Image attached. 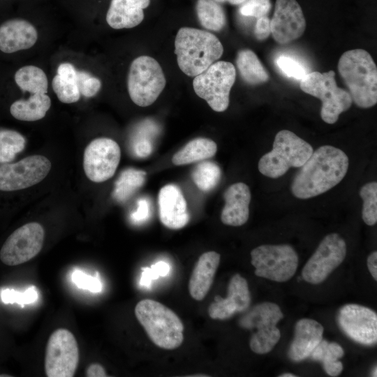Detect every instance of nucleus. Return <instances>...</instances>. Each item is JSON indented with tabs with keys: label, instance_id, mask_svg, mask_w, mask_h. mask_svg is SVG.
I'll return each mask as SVG.
<instances>
[{
	"label": "nucleus",
	"instance_id": "9d476101",
	"mask_svg": "<svg viewBox=\"0 0 377 377\" xmlns=\"http://www.w3.org/2000/svg\"><path fill=\"white\" fill-rule=\"evenodd\" d=\"M255 274L276 282L290 279L298 266V256L288 244H265L251 251Z\"/></svg>",
	"mask_w": 377,
	"mask_h": 377
},
{
	"label": "nucleus",
	"instance_id": "3c124183",
	"mask_svg": "<svg viewBox=\"0 0 377 377\" xmlns=\"http://www.w3.org/2000/svg\"><path fill=\"white\" fill-rule=\"evenodd\" d=\"M280 377H295L297 376L295 374H290V373H285L279 376Z\"/></svg>",
	"mask_w": 377,
	"mask_h": 377
},
{
	"label": "nucleus",
	"instance_id": "f3484780",
	"mask_svg": "<svg viewBox=\"0 0 377 377\" xmlns=\"http://www.w3.org/2000/svg\"><path fill=\"white\" fill-rule=\"evenodd\" d=\"M271 34L280 44L289 43L302 36L306 20L296 0H276L272 19Z\"/></svg>",
	"mask_w": 377,
	"mask_h": 377
},
{
	"label": "nucleus",
	"instance_id": "58836bf2",
	"mask_svg": "<svg viewBox=\"0 0 377 377\" xmlns=\"http://www.w3.org/2000/svg\"><path fill=\"white\" fill-rule=\"evenodd\" d=\"M271 7L270 0H248L240 7L239 13L244 16L259 18L267 15Z\"/></svg>",
	"mask_w": 377,
	"mask_h": 377
},
{
	"label": "nucleus",
	"instance_id": "ea45409f",
	"mask_svg": "<svg viewBox=\"0 0 377 377\" xmlns=\"http://www.w3.org/2000/svg\"><path fill=\"white\" fill-rule=\"evenodd\" d=\"M71 279L77 287L93 293L100 292L102 289L101 281L98 276H92L81 270H75Z\"/></svg>",
	"mask_w": 377,
	"mask_h": 377
},
{
	"label": "nucleus",
	"instance_id": "6ab92c4d",
	"mask_svg": "<svg viewBox=\"0 0 377 377\" xmlns=\"http://www.w3.org/2000/svg\"><path fill=\"white\" fill-rule=\"evenodd\" d=\"M158 212L161 223L170 229H180L189 221L186 200L178 186L168 184L159 191Z\"/></svg>",
	"mask_w": 377,
	"mask_h": 377
},
{
	"label": "nucleus",
	"instance_id": "c9c22d12",
	"mask_svg": "<svg viewBox=\"0 0 377 377\" xmlns=\"http://www.w3.org/2000/svg\"><path fill=\"white\" fill-rule=\"evenodd\" d=\"M38 297V291L35 286H31L24 292H17L12 289L1 291V300L5 304H29L35 302Z\"/></svg>",
	"mask_w": 377,
	"mask_h": 377
},
{
	"label": "nucleus",
	"instance_id": "864d4df0",
	"mask_svg": "<svg viewBox=\"0 0 377 377\" xmlns=\"http://www.w3.org/2000/svg\"><path fill=\"white\" fill-rule=\"evenodd\" d=\"M11 376L7 375V374H0V377H9Z\"/></svg>",
	"mask_w": 377,
	"mask_h": 377
},
{
	"label": "nucleus",
	"instance_id": "cd10ccee",
	"mask_svg": "<svg viewBox=\"0 0 377 377\" xmlns=\"http://www.w3.org/2000/svg\"><path fill=\"white\" fill-rule=\"evenodd\" d=\"M344 355L342 347L335 342L322 339L313 349L309 357L323 363L325 371L330 376H339L343 370V364L339 359Z\"/></svg>",
	"mask_w": 377,
	"mask_h": 377
},
{
	"label": "nucleus",
	"instance_id": "7ed1b4c3",
	"mask_svg": "<svg viewBox=\"0 0 377 377\" xmlns=\"http://www.w3.org/2000/svg\"><path fill=\"white\" fill-rule=\"evenodd\" d=\"M338 70L358 107L369 108L376 104L377 68L368 52L363 49L345 52L339 60Z\"/></svg>",
	"mask_w": 377,
	"mask_h": 377
},
{
	"label": "nucleus",
	"instance_id": "393cba45",
	"mask_svg": "<svg viewBox=\"0 0 377 377\" xmlns=\"http://www.w3.org/2000/svg\"><path fill=\"white\" fill-rule=\"evenodd\" d=\"M50 105V98L46 94H34L28 100L15 101L10 112L18 120L34 121L43 118Z\"/></svg>",
	"mask_w": 377,
	"mask_h": 377
},
{
	"label": "nucleus",
	"instance_id": "8fccbe9b",
	"mask_svg": "<svg viewBox=\"0 0 377 377\" xmlns=\"http://www.w3.org/2000/svg\"><path fill=\"white\" fill-rule=\"evenodd\" d=\"M217 3L228 2L231 4L238 5L244 3L246 0H214Z\"/></svg>",
	"mask_w": 377,
	"mask_h": 377
},
{
	"label": "nucleus",
	"instance_id": "6e6552de",
	"mask_svg": "<svg viewBox=\"0 0 377 377\" xmlns=\"http://www.w3.org/2000/svg\"><path fill=\"white\" fill-rule=\"evenodd\" d=\"M127 84L132 101L138 106L147 107L157 99L165 88L166 80L156 59L140 56L131 64Z\"/></svg>",
	"mask_w": 377,
	"mask_h": 377
},
{
	"label": "nucleus",
	"instance_id": "412c9836",
	"mask_svg": "<svg viewBox=\"0 0 377 377\" xmlns=\"http://www.w3.org/2000/svg\"><path fill=\"white\" fill-rule=\"evenodd\" d=\"M324 328L320 323L309 318L297 322L295 336L288 351L293 362H301L309 357L313 349L323 339Z\"/></svg>",
	"mask_w": 377,
	"mask_h": 377
},
{
	"label": "nucleus",
	"instance_id": "603ef678",
	"mask_svg": "<svg viewBox=\"0 0 377 377\" xmlns=\"http://www.w3.org/2000/svg\"><path fill=\"white\" fill-rule=\"evenodd\" d=\"M376 370H377V369H376V367H375L374 369V371H373V372H372V374H373L372 376H377V375H376V374H376Z\"/></svg>",
	"mask_w": 377,
	"mask_h": 377
},
{
	"label": "nucleus",
	"instance_id": "4c0bfd02",
	"mask_svg": "<svg viewBox=\"0 0 377 377\" xmlns=\"http://www.w3.org/2000/svg\"><path fill=\"white\" fill-rule=\"evenodd\" d=\"M280 70L288 77L302 80L307 73L303 65L293 58L281 56L276 60Z\"/></svg>",
	"mask_w": 377,
	"mask_h": 377
},
{
	"label": "nucleus",
	"instance_id": "0eeeda50",
	"mask_svg": "<svg viewBox=\"0 0 377 377\" xmlns=\"http://www.w3.org/2000/svg\"><path fill=\"white\" fill-rule=\"evenodd\" d=\"M283 318V314L276 304L266 302L253 306L239 320L242 328L257 329L249 341L253 352L262 355L273 349L281 337L276 324Z\"/></svg>",
	"mask_w": 377,
	"mask_h": 377
},
{
	"label": "nucleus",
	"instance_id": "423d86ee",
	"mask_svg": "<svg viewBox=\"0 0 377 377\" xmlns=\"http://www.w3.org/2000/svg\"><path fill=\"white\" fill-rule=\"evenodd\" d=\"M333 71L326 73L313 71L307 73L300 81L301 89L322 101L320 117L330 124L335 123L341 113L352 105L349 92L337 85Z\"/></svg>",
	"mask_w": 377,
	"mask_h": 377
},
{
	"label": "nucleus",
	"instance_id": "7c9ffc66",
	"mask_svg": "<svg viewBox=\"0 0 377 377\" xmlns=\"http://www.w3.org/2000/svg\"><path fill=\"white\" fill-rule=\"evenodd\" d=\"M196 12L203 27L212 31H220L226 22L222 7L214 0H198Z\"/></svg>",
	"mask_w": 377,
	"mask_h": 377
},
{
	"label": "nucleus",
	"instance_id": "f8f14e48",
	"mask_svg": "<svg viewBox=\"0 0 377 377\" xmlns=\"http://www.w3.org/2000/svg\"><path fill=\"white\" fill-rule=\"evenodd\" d=\"M346 255V244L337 233L326 235L314 253L306 262L302 272L304 281L318 284L339 266Z\"/></svg>",
	"mask_w": 377,
	"mask_h": 377
},
{
	"label": "nucleus",
	"instance_id": "dca6fc26",
	"mask_svg": "<svg viewBox=\"0 0 377 377\" xmlns=\"http://www.w3.org/2000/svg\"><path fill=\"white\" fill-rule=\"evenodd\" d=\"M341 330L350 339L362 345L377 342V315L372 309L356 304L342 306L337 316Z\"/></svg>",
	"mask_w": 377,
	"mask_h": 377
},
{
	"label": "nucleus",
	"instance_id": "a19ab883",
	"mask_svg": "<svg viewBox=\"0 0 377 377\" xmlns=\"http://www.w3.org/2000/svg\"><path fill=\"white\" fill-rule=\"evenodd\" d=\"M271 34L270 20L267 15L258 18L255 29L254 35L259 40H265Z\"/></svg>",
	"mask_w": 377,
	"mask_h": 377
},
{
	"label": "nucleus",
	"instance_id": "4be33fe9",
	"mask_svg": "<svg viewBox=\"0 0 377 377\" xmlns=\"http://www.w3.org/2000/svg\"><path fill=\"white\" fill-rule=\"evenodd\" d=\"M37 38L36 29L24 20H10L0 26V50L5 53L29 49Z\"/></svg>",
	"mask_w": 377,
	"mask_h": 377
},
{
	"label": "nucleus",
	"instance_id": "c03bdc74",
	"mask_svg": "<svg viewBox=\"0 0 377 377\" xmlns=\"http://www.w3.org/2000/svg\"><path fill=\"white\" fill-rule=\"evenodd\" d=\"M134 153L139 157L148 156L151 151L150 142L146 139H137L133 145Z\"/></svg>",
	"mask_w": 377,
	"mask_h": 377
},
{
	"label": "nucleus",
	"instance_id": "e433bc0d",
	"mask_svg": "<svg viewBox=\"0 0 377 377\" xmlns=\"http://www.w3.org/2000/svg\"><path fill=\"white\" fill-rule=\"evenodd\" d=\"M77 84L80 94L86 97L95 96L101 87L99 79L83 71H77Z\"/></svg>",
	"mask_w": 377,
	"mask_h": 377
},
{
	"label": "nucleus",
	"instance_id": "09e8293b",
	"mask_svg": "<svg viewBox=\"0 0 377 377\" xmlns=\"http://www.w3.org/2000/svg\"><path fill=\"white\" fill-rule=\"evenodd\" d=\"M151 267L156 272L158 276H165L170 271L169 265L163 261H159L152 265Z\"/></svg>",
	"mask_w": 377,
	"mask_h": 377
},
{
	"label": "nucleus",
	"instance_id": "79ce46f5",
	"mask_svg": "<svg viewBox=\"0 0 377 377\" xmlns=\"http://www.w3.org/2000/svg\"><path fill=\"white\" fill-rule=\"evenodd\" d=\"M149 216V205L146 199H140L138 202V208L131 215L133 223H138L145 221Z\"/></svg>",
	"mask_w": 377,
	"mask_h": 377
},
{
	"label": "nucleus",
	"instance_id": "1a4fd4ad",
	"mask_svg": "<svg viewBox=\"0 0 377 377\" xmlns=\"http://www.w3.org/2000/svg\"><path fill=\"white\" fill-rule=\"evenodd\" d=\"M235 78L236 70L233 64L219 61L195 76L193 89L213 110L223 112L228 108L230 91Z\"/></svg>",
	"mask_w": 377,
	"mask_h": 377
},
{
	"label": "nucleus",
	"instance_id": "20e7f679",
	"mask_svg": "<svg viewBox=\"0 0 377 377\" xmlns=\"http://www.w3.org/2000/svg\"><path fill=\"white\" fill-rule=\"evenodd\" d=\"M135 315L149 338L158 347L174 350L182 343L183 323L166 306L153 300L145 299L136 304Z\"/></svg>",
	"mask_w": 377,
	"mask_h": 377
},
{
	"label": "nucleus",
	"instance_id": "4468645a",
	"mask_svg": "<svg viewBox=\"0 0 377 377\" xmlns=\"http://www.w3.org/2000/svg\"><path fill=\"white\" fill-rule=\"evenodd\" d=\"M51 163L42 155H33L14 163L0 165V191H14L32 186L48 175Z\"/></svg>",
	"mask_w": 377,
	"mask_h": 377
},
{
	"label": "nucleus",
	"instance_id": "37998d69",
	"mask_svg": "<svg viewBox=\"0 0 377 377\" xmlns=\"http://www.w3.org/2000/svg\"><path fill=\"white\" fill-rule=\"evenodd\" d=\"M57 75L65 79L75 81L77 83V71L70 63L61 64L57 68Z\"/></svg>",
	"mask_w": 377,
	"mask_h": 377
},
{
	"label": "nucleus",
	"instance_id": "2f4dec72",
	"mask_svg": "<svg viewBox=\"0 0 377 377\" xmlns=\"http://www.w3.org/2000/svg\"><path fill=\"white\" fill-rule=\"evenodd\" d=\"M26 140L18 132L9 129L0 130V163L12 161L16 154L25 147Z\"/></svg>",
	"mask_w": 377,
	"mask_h": 377
},
{
	"label": "nucleus",
	"instance_id": "b1692460",
	"mask_svg": "<svg viewBox=\"0 0 377 377\" xmlns=\"http://www.w3.org/2000/svg\"><path fill=\"white\" fill-rule=\"evenodd\" d=\"M149 3L150 0H112L106 21L115 29L135 27L143 20V10Z\"/></svg>",
	"mask_w": 377,
	"mask_h": 377
},
{
	"label": "nucleus",
	"instance_id": "ddd939ff",
	"mask_svg": "<svg viewBox=\"0 0 377 377\" xmlns=\"http://www.w3.org/2000/svg\"><path fill=\"white\" fill-rule=\"evenodd\" d=\"M45 237L43 226L32 222L16 229L3 243L0 251L1 261L16 266L29 261L40 251Z\"/></svg>",
	"mask_w": 377,
	"mask_h": 377
},
{
	"label": "nucleus",
	"instance_id": "c85d7f7f",
	"mask_svg": "<svg viewBox=\"0 0 377 377\" xmlns=\"http://www.w3.org/2000/svg\"><path fill=\"white\" fill-rule=\"evenodd\" d=\"M15 81L23 91L34 94H46L47 78L44 71L35 66H25L17 71Z\"/></svg>",
	"mask_w": 377,
	"mask_h": 377
},
{
	"label": "nucleus",
	"instance_id": "473e14b6",
	"mask_svg": "<svg viewBox=\"0 0 377 377\" xmlns=\"http://www.w3.org/2000/svg\"><path fill=\"white\" fill-rule=\"evenodd\" d=\"M221 171L218 165L210 161L199 163L192 172V178L197 187L202 191L213 189L219 183Z\"/></svg>",
	"mask_w": 377,
	"mask_h": 377
},
{
	"label": "nucleus",
	"instance_id": "c756f323",
	"mask_svg": "<svg viewBox=\"0 0 377 377\" xmlns=\"http://www.w3.org/2000/svg\"><path fill=\"white\" fill-rule=\"evenodd\" d=\"M146 172L135 168L124 170L115 182L113 198L119 202L128 200L144 184Z\"/></svg>",
	"mask_w": 377,
	"mask_h": 377
},
{
	"label": "nucleus",
	"instance_id": "5701e85b",
	"mask_svg": "<svg viewBox=\"0 0 377 377\" xmlns=\"http://www.w3.org/2000/svg\"><path fill=\"white\" fill-rule=\"evenodd\" d=\"M221 256L214 251L202 253L190 277L188 290L197 301L202 300L209 292L220 263Z\"/></svg>",
	"mask_w": 377,
	"mask_h": 377
},
{
	"label": "nucleus",
	"instance_id": "f03ea898",
	"mask_svg": "<svg viewBox=\"0 0 377 377\" xmlns=\"http://www.w3.org/2000/svg\"><path fill=\"white\" fill-rule=\"evenodd\" d=\"M175 53L181 71L195 77L216 62L223 54V47L213 34L191 27H182L175 41Z\"/></svg>",
	"mask_w": 377,
	"mask_h": 377
},
{
	"label": "nucleus",
	"instance_id": "72a5a7b5",
	"mask_svg": "<svg viewBox=\"0 0 377 377\" xmlns=\"http://www.w3.org/2000/svg\"><path fill=\"white\" fill-rule=\"evenodd\" d=\"M363 200L362 216L368 226H374L377 222V183L371 182L364 184L360 191Z\"/></svg>",
	"mask_w": 377,
	"mask_h": 377
},
{
	"label": "nucleus",
	"instance_id": "de8ad7c7",
	"mask_svg": "<svg viewBox=\"0 0 377 377\" xmlns=\"http://www.w3.org/2000/svg\"><path fill=\"white\" fill-rule=\"evenodd\" d=\"M367 267L373 278L377 280V252L373 251L367 258Z\"/></svg>",
	"mask_w": 377,
	"mask_h": 377
},
{
	"label": "nucleus",
	"instance_id": "9b49d317",
	"mask_svg": "<svg viewBox=\"0 0 377 377\" xmlns=\"http://www.w3.org/2000/svg\"><path fill=\"white\" fill-rule=\"evenodd\" d=\"M80 355L73 334L59 328L50 335L46 346L45 371L48 377H72L75 375Z\"/></svg>",
	"mask_w": 377,
	"mask_h": 377
},
{
	"label": "nucleus",
	"instance_id": "aec40b11",
	"mask_svg": "<svg viewBox=\"0 0 377 377\" xmlns=\"http://www.w3.org/2000/svg\"><path fill=\"white\" fill-rule=\"evenodd\" d=\"M225 205L221 214L222 223L227 226H240L249 216L251 192L242 182L230 185L224 192Z\"/></svg>",
	"mask_w": 377,
	"mask_h": 377
},
{
	"label": "nucleus",
	"instance_id": "a211bd4d",
	"mask_svg": "<svg viewBox=\"0 0 377 377\" xmlns=\"http://www.w3.org/2000/svg\"><path fill=\"white\" fill-rule=\"evenodd\" d=\"M251 304V294L246 280L240 274H235L228 283L226 298L214 297L208 309L209 317L214 320H226L236 313L246 311Z\"/></svg>",
	"mask_w": 377,
	"mask_h": 377
},
{
	"label": "nucleus",
	"instance_id": "a18cd8bd",
	"mask_svg": "<svg viewBox=\"0 0 377 377\" xmlns=\"http://www.w3.org/2000/svg\"><path fill=\"white\" fill-rule=\"evenodd\" d=\"M142 273L140 277V285L149 288L153 280L159 276L151 267L142 268Z\"/></svg>",
	"mask_w": 377,
	"mask_h": 377
},
{
	"label": "nucleus",
	"instance_id": "a878e982",
	"mask_svg": "<svg viewBox=\"0 0 377 377\" xmlns=\"http://www.w3.org/2000/svg\"><path fill=\"white\" fill-rule=\"evenodd\" d=\"M217 145L213 140L198 138L188 142L183 148L175 153L172 162L181 165L209 158L215 155Z\"/></svg>",
	"mask_w": 377,
	"mask_h": 377
},
{
	"label": "nucleus",
	"instance_id": "f257e3e1",
	"mask_svg": "<svg viewBox=\"0 0 377 377\" xmlns=\"http://www.w3.org/2000/svg\"><path fill=\"white\" fill-rule=\"evenodd\" d=\"M348 168V158L344 151L331 145L321 146L300 167L293 180L291 191L300 199L320 195L337 185Z\"/></svg>",
	"mask_w": 377,
	"mask_h": 377
},
{
	"label": "nucleus",
	"instance_id": "bb28decb",
	"mask_svg": "<svg viewBox=\"0 0 377 377\" xmlns=\"http://www.w3.org/2000/svg\"><path fill=\"white\" fill-rule=\"evenodd\" d=\"M236 64L241 77L249 84H260L269 80L267 71L251 50H240L237 56Z\"/></svg>",
	"mask_w": 377,
	"mask_h": 377
},
{
	"label": "nucleus",
	"instance_id": "49530a36",
	"mask_svg": "<svg viewBox=\"0 0 377 377\" xmlns=\"http://www.w3.org/2000/svg\"><path fill=\"white\" fill-rule=\"evenodd\" d=\"M86 376L88 377L107 376L105 369L98 363L91 364L86 369Z\"/></svg>",
	"mask_w": 377,
	"mask_h": 377
},
{
	"label": "nucleus",
	"instance_id": "2eb2a0df",
	"mask_svg": "<svg viewBox=\"0 0 377 377\" xmlns=\"http://www.w3.org/2000/svg\"><path fill=\"white\" fill-rule=\"evenodd\" d=\"M120 158V147L114 140L96 138L88 145L84 152L85 175L94 182H105L114 175Z\"/></svg>",
	"mask_w": 377,
	"mask_h": 377
},
{
	"label": "nucleus",
	"instance_id": "f704fd0d",
	"mask_svg": "<svg viewBox=\"0 0 377 377\" xmlns=\"http://www.w3.org/2000/svg\"><path fill=\"white\" fill-rule=\"evenodd\" d=\"M52 84V89L61 102L73 103L80 99V92L76 82L56 75Z\"/></svg>",
	"mask_w": 377,
	"mask_h": 377
},
{
	"label": "nucleus",
	"instance_id": "39448f33",
	"mask_svg": "<svg viewBox=\"0 0 377 377\" xmlns=\"http://www.w3.org/2000/svg\"><path fill=\"white\" fill-rule=\"evenodd\" d=\"M310 144L288 130L279 131L272 149L264 154L258 162V170L263 175L278 178L290 168H300L312 154Z\"/></svg>",
	"mask_w": 377,
	"mask_h": 377
}]
</instances>
